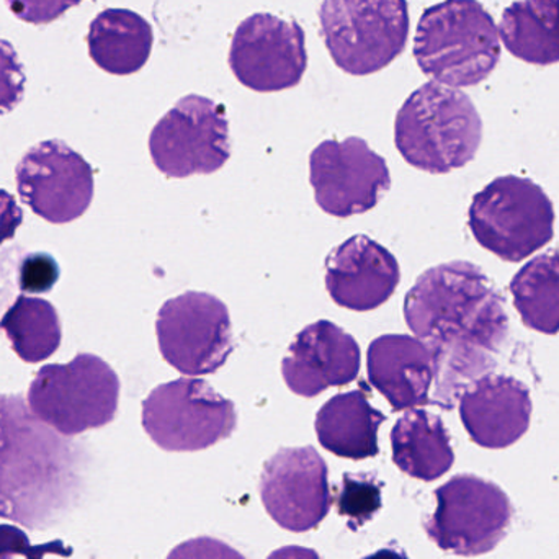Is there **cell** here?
Returning <instances> with one entry per match:
<instances>
[{
	"instance_id": "obj_1",
	"label": "cell",
	"mask_w": 559,
	"mask_h": 559,
	"mask_svg": "<svg viewBox=\"0 0 559 559\" xmlns=\"http://www.w3.org/2000/svg\"><path fill=\"white\" fill-rule=\"evenodd\" d=\"M404 319L436 357L430 404L447 411L495 365L492 358L508 341L504 301L472 262H449L424 272L404 298Z\"/></svg>"
},
{
	"instance_id": "obj_2",
	"label": "cell",
	"mask_w": 559,
	"mask_h": 559,
	"mask_svg": "<svg viewBox=\"0 0 559 559\" xmlns=\"http://www.w3.org/2000/svg\"><path fill=\"white\" fill-rule=\"evenodd\" d=\"M71 447L20 396L0 394V518L46 528L71 506Z\"/></svg>"
},
{
	"instance_id": "obj_3",
	"label": "cell",
	"mask_w": 559,
	"mask_h": 559,
	"mask_svg": "<svg viewBox=\"0 0 559 559\" xmlns=\"http://www.w3.org/2000/svg\"><path fill=\"white\" fill-rule=\"evenodd\" d=\"M483 121L468 95L427 82L407 97L396 115L394 144L409 166L449 174L475 159Z\"/></svg>"
},
{
	"instance_id": "obj_4",
	"label": "cell",
	"mask_w": 559,
	"mask_h": 559,
	"mask_svg": "<svg viewBox=\"0 0 559 559\" xmlns=\"http://www.w3.org/2000/svg\"><path fill=\"white\" fill-rule=\"evenodd\" d=\"M420 71L449 87H472L501 59L498 28L478 0H445L420 16L414 38Z\"/></svg>"
},
{
	"instance_id": "obj_5",
	"label": "cell",
	"mask_w": 559,
	"mask_h": 559,
	"mask_svg": "<svg viewBox=\"0 0 559 559\" xmlns=\"http://www.w3.org/2000/svg\"><path fill=\"white\" fill-rule=\"evenodd\" d=\"M468 225L486 251L518 264L554 239V203L531 179L499 177L473 197Z\"/></svg>"
},
{
	"instance_id": "obj_6",
	"label": "cell",
	"mask_w": 559,
	"mask_h": 559,
	"mask_svg": "<svg viewBox=\"0 0 559 559\" xmlns=\"http://www.w3.org/2000/svg\"><path fill=\"white\" fill-rule=\"evenodd\" d=\"M120 380L97 355L79 354L66 365H46L28 390V406L66 437L100 429L117 416Z\"/></svg>"
},
{
	"instance_id": "obj_7",
	"label": "cell",
	"mask_w": 559,
	"mask_h": 559,
	"mask_svg": "<svg viewBox=\"0 0 559 559\" xmlns=\"http://www.w3.org/2000/svg\"><path fill=\"white\" fill-rule=\"evenodd\" d=\"M319 20L329 55L352 75L388 68L409 36L406 0H324Z\"/></svg>"
},
{
	"instance_id": "obj_8",
	"label": "cell",
	"mask_w": 559,
	"mask_h": 559,
	"mask_svg": "<svg viewBox=\"0 0 559 559\" xmlns=\"http://www.w3.org/2000/svg\"><path fill=\"white\" fill-rule=\"evenodd\" d=\"M238 426L235 403L197 378L159 384L143 403V427L166 452H200L229 439Z\"/></svg>"
},
{
	"instance_id": "obj_9",
	"label": "cell",
	"mask_w": 559,
	"mask_h": 559,
	"mask_svg": "<svg viewBox=\"0 0 559 559\" xmlns=\"http://www.w3.org/2000/svg\"><path fill=\"white\" fill-rule=\"evenodd\" d=\"M437 509L424 522L430 540L459 557H481L495 550L511 527L508 495L495 483L459 475L436 491Z\"/></svg>"
},
{
	"instance_id": "obj_10",
	"label": "cell",
	"mask_w": 559,
	"mask_h": 559,
	"mask_svg": "<svg viewBox=\"0 0 559 559\" xmlns=\"http://www.w3.org/2000/svg\"><path fill=\"white\" fill-rule=\"evenodd\" d=\"M150 153L170 179L222 169L231 157L225 107L202 95L180 98L151 131Z\"/></svg>"
},
{
	"instance_id": "obj_11",
	"label": "cell",
	"mask_w": 559,
	"mask_h": 559,
	"mask_svg": "<svg viewBox=\"0 0 559 559\" xmlns=\"http://www.w3.org/2000/svg\"><path fill=\"white\" fill-rule=\"evenodd\" d=\"M164 360L187 377L218 371L235 350L228 306L202 292H187L164 302L156 319Z\"/></svg>"
},
{
	"instance_id": "obj_12",
	"label": "cell",
	"mask_w": 559,
	"mask_h": 559,
	"mask_svg": "<svg viewBox=\"0 0 559 559\" xmlns=\"http://www.w3.org/2000/svg\"><path fill=\"white\" fill-rule=\"evenodd\" d=\"M309 182L319 209L335 218L364 215L391 187L386 160L367 141L347 138L319 144L309 156Z\"/></svg>"
},
{
	"instance_id": "obj_13",
	"label": "cell",
	"mask_w": 559,
	"mask_h": 559,
	"mask_svg": "<svg viewBox=\"0 0 559 559\" xmlns=\"http://www.w3.org/2000/svg\"><path fill=\"white\" fill-rule=\"evenodd\" d=\"M229 66L236 79L251 91L296 87L308 68L305 32L295 20L254 13L236 28Z\"/></svg>"
},
{
	"instance_id": "obj_14",
	"label": "cell",
	"mask_w": 559,
	"mask_h": 559,
	"mask_svg": "<svg viewBox=\"0 0 559 559\" xmlns=\"http://www.w3.org/2000/svg\"><path fill=\"white\" fill-rule=\"evenodd\" d=\"M15 174L23 202L52 225L81 218L94 199L91 164L62 141H43L33 146Z\"/></svg>"
},
{
	"instance_id": "obj_15",
	"label": "cell",
	"mask_w": 559,
	"mask_h": 559,
	"mask_svg": "<svg viewBox=\"0 0 559 559\" xmlns=\"http://www.w3.org/2000/svg\"><path fill=\"white\" fill-rule=\"evenodd\" d=\"M265 511L285 531H312L331 511L328 465L312 447L282 449L261 476Z\"/></svg>"
},
{
	"instance_id": "obj_16",
	"label": "cell",
	"mask_w": 559,
	"mask_h": 559,
	"mask_svg": "<svg viewBox=\"0 0 559 559\" xmlns=\"http://www.w3.org/2000/svg\"><path fill=\"white\" fill-rule=\"evenodd\" d=\"M360 365L357 341L334 322L321 319L306 325L289 344L282 374L289 391L301 397H316L329 388L357 380Z\"/></svg>"
},
{
	"instance_id": "obj_17",
	"label": "cell",
	"mask_w": 559,
	"mask_h": 559,
	"mask_svg": "<svg viewBox=\"0 0 559 559\" xmlns=\"http://www.w3.org/2000/svg\"><path fill=\"white\" fill-rule=\"evenodd\" d=\"M396 258L380 242L357 235L325 259V288L335 305L367 312L383 306L400 285Z\"/></svg>"
},
{
	"instance_id": "obj_18",
	"label": "cell",
	"mask_w": 559,
	"mask_h": 559,
	"mask_svg": "<svg viewBox=\"0 0 559 559\" xmlns=\"http://www.w3.org/2000/svg\"><path fill=\"white\" fill-rule=\"evenodd\" d=\"M532 409L528 388L506 374H483L460 396L463 426L483 449H508L519 442L531 427Z\"/></svg>"
},
{
	"instance_id": "obj_19",
	"label": "cell",
	"mask_w": 559,
	"mask_h": 559,
	"mask_svg": "<svg viewBox=\"0 0 559 559\" xmlns=\"http://www.w3.org/2000/svg\"><path fill=\"white\" fill-rule=\"evenodd\" d=\"M368 380L394 411H411L430 404L437 364L432 350L420 338L388 334L368 347Z\"/></svg>"
},
{
	"instance_id": "obj_20",
	"label": "cell",
	"mask_w": 559,
	"mask_h": 559,
	"mask_svg": "<svg viewBox=\"0 0 559 559\" xmlns=\"http://www.w3.org/2000/svg\"><path fill=\"white\" fill-rule=\"evenodd\" d=\"M386 416L368 400V386L331 397L316 416L319 443L335 456L367 460L378 455V429Z\"/></svg>"
},
{
	"instance_id": "obj_21",
	"label": "cell",
	"mask_w": 559,
	"mask_h": 559,
	"mask_svg": "<svg viewBox=\"0 0 559 559\" xmlns=\"http://www.w3.org/2000/svg\"><path fill=\"white\" fill-rule=\"evenodd\" d=\"M153 45V26L133 10H104L88 28V55L108 74H136L150 61Z\"/></svg>"
},
{
	"instance_id": "obj_22",
	"label": "cell",
	"mask_w": 559,
	"mask_h": 559,
	"mask_svg": "<svg viewBox=\"0 0 559 559\" xmlns=\"http://www.w3.org/2000/svg\"><path fill=\"white\" fill-rule=\"evenodd\" d=\"M393 462L420 481L442 478L455 463L449 430L436 414L423 409L404 414L391 430Z\"/></svg>"
},
{
	"instance_id": "obj_23",
	"label": "cell",
	"mask_w": 559,
	"mask_h": 559,
	"mask_svg": "<svg viewBox=\"0 0 559 559\" xmlns=\"http://www.w3.org/2000/svg\"><path fill=\"white\" fill-rule=\"evenodd\" d=\"M501 38L515 58L528 64L559 61V0H521L504 10Z\"/></svg>"
},
{
	"instance_id": "obj_24",
	"label": "cell",
	"mask_w": 559,
	"mask_h": 559,
	"mask_svg": "<svg viewBox=\"0 0 559 559\" xmlns=\"http://www.w3.org/2000/svg\"><path fill=\"white\" fill-rule=\"evenodd\" d=\"M514 306L532 331L559 332V251L538 255L525 264L511 282Z\"/></svg>"
},
{
	"instance_id": "obj_25",
	"label": "cell",
	"mask_w": 559,
	"mask_h": 559,
	"mask_svg": "<svg viewBox=\"0 0 559 559\" xmlns=\"http://www.w3.org/2000/svg\"><path fill=\"white\" fill-rule=\"evenodd\" d=\"M13 352L26 364H38L51 357L61 345V322L51 302L41 298L19 296L0 321Z\"/></svg>"
},
{
	"instance_id": "obj_26",
	"label": "cell",
	"mask_w": 559,
	"mask_h": 559,
	"mask_svg": "<svg viewBox=\"0 0 559 559\" xmlns=\"http://www.w3.org/2000/svg\"><path fill=\"white\" fill-rule=\"evenodd\" d=\"M381 509V486L367 475H345L337 511L347 519L348 527L358 531Z\"/></svg>"
},
{
	"instance_id": "obj_27",
	"label": "cell",
	"mask_w": 559,
	"mask_h": 559,
	"mask_svg": "<svg viewBox=\"0 0 559 559\" xmlns=\"http://www.w3.org/2000/svg\"><path fill=\"white\" fill-rule=\"evenodd\" d=\"M25 72L9 41L0 39V115L9 114L25 94Z\"/></svg>"
},
{
	"instance_id": "obj_28",
	"label": "cell",
	"mask_w": 559,
	"mask_h": 559,
	"mask_svg": "<svg viewBox=\"0 0 559 559\" xmlns=\"http://www.w3.org/2000/svg\"><path fill=\"white\" fill-rule=\"evenodd\" d=\"M45 555H58V557H71L72 550L66 547L62 542L56 540L51 544H29L28 535L13 525H0V559H43Z\"/></svg>"
},
{
	"instance_id": "obj_29",
	"label": "cell",
	"mask_w": 559,
	"mask_h": 559,
	"mask_svg": "<svg viewBox=\"0 0 559 559\" xmlns=\"http://www.w3.org/2000/svg\"><path fill=\"white\" fill-rule=\"evenodd\" d=\"M59 278L58 262L51 255L29 254L20 267V288L25 293H46Z\"/></svg>"
},
{
	"instance_id": "obj_30",
	"label": "cell",
	"mask_w": 559,
	"mask_h": 559,
	"mask_svg": "<svg viewBox=\"0 0 559 559\" xmlns=\"http://www.w3.org/2000/svg\"><path fill=\"white\" fill-rule=\"evenodd\" d=\"M16 19L33 25H46L64 15L82 0H5Z\"/></svg>"
},
{
	"instance_id": "obj_31",
	"label": "cell",
	"mask_w": 559,
	"mask_h": 559,
	"mask_svg": "<svg viewBox=\"0 0 559 559\" xmlns=\"http://www.w3.org/2000/svg\"><path fill=\"white\" fill-rule=\"evenodd\" d=\"M167 559H246L235 548L212 537L192 538L170 551Z\"/></svg>"
},
{
	"instance_id": "obj_32",
	"label": "cell",
	"mask_w": 559,
	"mask_h": 559,
	"mask_svg": "<svg viewBox=\"0 0 559 559\" xmlns=\"http://www.w3.org/2000/svg\"><path fill=\"white\" fill-rule=\"evenodd\" d=\"M22 222L23 212L15 199L5 190H0V245L15 236Z\"/></svg>"
},
{
	"instance_id": "obj_33",
	"label": "cell",
	"mask_w": 559,
	"mask_h": 559,
	"mask_svg": "<svg viewBox=\"0 0 559 559\" xmlns=\"http://www.w3.org/2000/svg\"><path fill=\"white\" fill-rule=\"evenodd\" d=\"M267 559H321L311 548L285 547L274 551Z\"/></svg>"
},
{
	"instance_id": "obj_34",
	"label": "cell",
	"mask_w": 559,
	"mask_h": 559,
	"mask_svg": "<svg viewBox=\"0 0 559 559\" xmlns=\"http://www.w3.org/2000/svg\"><path fill=\"white\" fill-rule=\"evenodd\" d=\"M364 559H409L403 551L394 550V548H383V550L377 551V554L370 555V557Z\"/></svg>"
}]
</instances>
